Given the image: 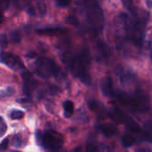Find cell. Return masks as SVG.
<instances>
[{"label":"cell","mask_w":152,"mask_h":152,"mask_svg":"<svg viewBox=\"0 0 152 152\" xmlns=\"http://www.w3.org/2000/svg\"><path fill=\"white\" fill-rule=\"evenodd\" d=\"M117 26L119 34H123L124 39L136 45H141L145 31V23L141 19H139L138 16L133 17L121 15L118 17Z\"/></svg>","instance_id":"1"},{"label":"cell","mask_w":152,"mask_h":152,"mask_svg":"<svg viewBox=\"0 0 152 152\" xmlns=\"http://www.w3.org/2000/svg\"><path fill=\"white\" fill-rule=\"evenodd\" d=\"M64 58H67L64 62H66L72 72H73L77 77L81 78L85 83H90L91 77L87 71V65L90 63V56L88 53L80 55L79 56L65 55Z\"/></svg>","instance_id":"2"},{"label":"cell","mask_w":152,"mask_h":152,"mask_svg":"<svg viewBox=\"0 0 152 152\" xmlns=\"http://www.w3.org/2000/svg\"><path fill=\"white\" fill-rule=\"evenodd\" d=\"M118 99L133 111L145 112L150 107L148 98L140 91H136L133 94L121 93L118 95Z\"/></svg>","instance_id":"3"},{"label":"cell","mask_w":152,"mask_h":152,"mask_svg":"<svg viewBox=\"0 0 152 152\" xmlns=\"http://www.w3.org/2000/svg\"><path fill=\"white\" fill-rule=\"evenodd\" d=\"M37 137L39 143L47 149L51 150L52 152L58 151L64 144L63 135L54 130H48L44 133H40V132H38Z\"/></svg>","instance_id":"4"},{"label":"cell","mask_w":152,"mask_h":152,"mask_svg":"<svg viewBox=\"0 0 152 152\" xmlns=\"http://www.w3.org/2000/svg\"><path fill=\"white\" fill-rule=\"evenodd\" d=\"M60 69L51 58L41 57L36 62V73L40 78L48 79L59 74Z\"/></svg>","instance_id":"5"},{"label":"cell","mask_w":152,"mask_h":152,"mask_svg":"<svg viewBox=\"0 0 152 152\" xmlns=\"http://www.w3.org/2000/svg\"><path fill=\"white\" fill-rule=\"evenodd\" d=\"M0 63H2L16 72H22L24 70V64L20 57L12 53H0Z\"/></svg>","instance_id":"6"},{"label":"cell","mask_w":152,"mask_h":152,"mask_svg":"<svg viewBox=\"0 0 152 152\" xmlns=\"http://www.w3.org/2000/svg\"><path fill=\"white\" fill-rule=\"evenodd\" d=\"M100 88L103 92V94L107 97H114L115 95L113 82L110 77H105L100 83Z\"/></svg>","instance_id":"7"},{"label":"cell","mask_w":152,"mask_h":152,"mask_svg":"<svg viewBox=\"0 0 152 152\" xmlns=\"http://www.w3.org/2000/svg\"><path fill=\"white\" fill-rule=\"evenodd\" d=\"M115 73L118 76V78L121 82V83L123 84H128L132 82L133 80V75L132 72H125L124 68H122L121 66H118L115 70Z\"/></svg>","instance_id":"8"},{"label":"cell","mask_w":152,"mask_h":152,"mask_svg":"<svg viewBox=\"0 0 152 152\" xmlns=\"http://www.w3.org/2000/svg\"><path fill=\"white\" fill-rule=\"evenodd\" d=\"M99 131L107 138H112L116 135L118 130L116 126L112 124H102L99 125Z\"/></svg>","instance_id":"9"},{"label":"cell","mask_w":152,"mask_h":152,"mask_svg":"<svg viewBox=\"0 0 152 152\" xmlns=\"http://www.w3.org/2000/svg\"><path fill=\"white\" fill-rule=\"evenodd\" d=\"M108 115L116 124H124L127 117L119 108H113L109 111Z\"/></svg>","instance_id":"10"},{"label":"cell","mask_w":152,"mask_h":152,"mask_svg":"<svg viewBox=\"0 0 152 152\" xmlns=\"http://www.w3.org/2000/svg\"><path fill=\"white\" fill-rule=\"evenodd\" d=\"M23 80H24V91L26 93H31L32 90L35 88V81L31 74L25 73L23 75Z\"/></svg>","instance_id":"11"},{"label":"cell","mask_w":152,"mask_h":152,"mask_svg":"<svg viewBox=\"0 0 152 152\" xmlns=\"http://www.w3.org/2000/svg\"><path fill=\"white\" fill-rule=\"evenodd\" d=\"M124 7L126 8V10L131 14V16L136 17L138 16L137 15V8L135 7L132 0H122Z\"/></svg>","instance_id":"12"},{"label":"cell","mask_w":152,"mask_h":152,"mask_svg":"<svg viewBox=\"0 0 152 152\" xmlns=\"http://www.w3.org/2000/svg\"><path fill=\"white\" fill-rule=\"evenodd\" d=\"M124 124H125L126 126H127V128H128L131 132H140L141 131L140 125H139L134 120H132V118H130V117H128V116L126 117V119H125V121H124Z\"/></svg>","instance_id":"13"},{"label":"cell","mask_w":152,"mask_h":152,"mask_svg":"<svg viewBox=\"0 0 152 152\" xmlns=\"http://www.w3.org/2000/svg\"><path fill=\"white\" fill-rule=\"evenodd\" d=\"M39 33H45V34H54V33H61V32H65L66 29L64 28H59V27H48V28H43V29H39L37 31Z\"/></svg>","instance_id":"14"},{"label":"cell","mask_w":152,"mask_h":152,"mask_svg":"<svg viewBox=\"0 0 152 152\" xmlns=\"http://www.w3.org/2000/svg\"><path fill=\"white\" fill-rule=\"evenodd\" d=\"M64 116L69 118L73 114V103L70 100H66L64 102Z\"/></svg>","instance_id":"15"},{"label":"cell","mask_w":152,"mask_h":152,"mask_svg":"<svg viewBox=\"0 0 152 152\" xmlns=\"http://www.w3.org/2000/svg\"><path fill=\"white\" fill-rule=\"evenodd\" d=\"M143 134L147 140L152 142V122H148L144 124Z\"/></svg>","instance_id":"16"},{"label":"cell","mask_w":152,"mask_h":152,"mask_svg":"<svg viewBox=\"0 0 152 152\" xmlns=\"http://www.w3.org/2000/svg\"><path fill=\"white\" fill-rule=\"evenodd\" d=\"M122 142L124 148H129L133 145V143L135 142V139L131 134H124L122 138Z\"/></svg>","instance_id":"17"},{"label":"cell","mask_w":152,"mask_h":152,"mask_svg":"<svg viewBox=\"0 0 152 152\" xmlns=\"http://www.w3.org/2000/svg\"><path fill=\"white\" fill-rule=\"evenodd\" d=\"M9 4H10V0H0V23L4 19L3 14L9 7Z\"/></svg>","instance_id":"18"},{"label":"cell","mask_w":152,"mask_h":152,"mask_svg":"<svg viewBox=\"0 0 152 152\" xmlns=\"http://www.w3.org/2000/svg\"><path fill=\"white\" fill-rule=\"evenodd\" d=\"M14 93H15V90L12 87H7L5 90H1L0 91V99L12 96Z\"/></svg>","instance_id":"19"},{"label":"cell","mask_w":152,"mask_h":152,"mask_svg":"<svg viewBox=\"0 0 152 152\" xmlns=\"http://www.w3.org/2000/svg\"><path fill=\"white\" fill-rule=\"evenodd\" d=\"M12 145L14 147H22L23 146V139L21 135L17 134V135H15L13 137V140H12Z\"/></svg>","instance_id":"20"},{"label":"cell","mask_w":152,"mask_h":152,"mask_svg":"<svg viewBox=\"0 0 152 152\" xmlns=\"http://www.w3.org/2000/svg\"><path fill=\"white\" fill-rule=\"evenodd\" d=\"M10 118L13 120H20L24 116V113L21 110H13L10 113Z\"/></svg>","instance_id":"21"},{"label":"cell","mask_w":152,"mask_h":152,"mask_svg":"<svg viewBox=\"0 0 152 152\" xmlns=\"http://www.w3.org/2000/svg\"><path fill=\"white\" fill-rule=\"evenodd\" d=\"M86 151L87 152H100V147L96 143L90 142L86 145Z\"/></svg>","instance_id":"22"},{"label":"cell","mask_w":152,"mask_h":152,"mask_svg":"<svg viewBox=\"0 0 152 152\" xmlns=\"http://www.w3.org/2000/svg\"><path fill=\"white\" fill-rule=\"evenodd\" d=\"M7 131V125L6 121L4 120L3 117L0 116V137H2L5 135V133Z\"/></svg>","instance_id":"23"},{"label":"cell","mask_w":152,"mask_h":152,"mask_svg":"<svg viewBox=\"0 0 152 152\" xmlns=\"http://www.w3.org/2000/svg\"><path fill=\"white\" fill-rule=\"evenodd\" d=\"M7 37L3 34L0 35V48H5L7 46Z\"/></svg>","instance_id":"24"},{"label":"cell","mask_w":152,"mask_h":152,"mask_svg":"<svg viewBox=\"0 0 152 152\" xmlns=\"http://www.w3.org/2000/svg\"><path fill=\"white\" fill-rule=\"evenodd\" d=\"M20 34L18 31H14L12 34H11V39L14 43H18L20 41Z\"/></svg>","instance_id":"25"},{"label":"cell","mask_w":152,"mask_h":152,"mask_svg":"<svg viewBox=\"0 0 152 152\" xmlns=\"http://www.w3.org/2000/svg\"><path fill=\"white\" fill-rule=\"evenodd\" d=\"M8 143H9V140H8V138L7 139H6V140H4V141L0 144V151H5L6 149H7V148H8Z\"/></svg>","instance_id":"26"},{"label":"cell","mask_w":152,"mask_h":152,"mask_svg":"<svg viewBox=\"0 0 152 152\" xmlns=\"http://www.w3.org/2000/svg\"><path fill=\"white\" fill-rule=\"evenodd\" d=\"M56 2H57L58 6L64 7H66V6H68L70 4L71 0H56Z\"/></svg>","instance_id":"27"},{"label":"cell","mask_w":152,"mask_h":152,"mask_svg":"<svg viewBox=\"0 0 152 152\" xmlns=\"http://www.w3.org/2000/svg\"><path fill=\"white\" fill-rule=\"evenodd\" d=\"M15 1L20 5V6H25V5H27L28 3H29V1L30 0H15Z\"/></svg>","instance_id":"28"},{"label":"cell","mask_w":152,"mask_h":152,"mask_svg":"<svg viewBox=\"0 0 152 152\" xmlns=\"http://www.w3.org/2000/svg\"><path fill=\"white\" fill-rule=\"evenodd\" d=\"M148 47H149V49L152 51V33L149 35V38H148Z\"/></svg>","instance_id":"29"},{"label":"cell","mask_w":152,"mask_h":152,"mask_svg":"<svg viewBox=\"0 0 152 152\" xmlns=\"http://www.w3.org/2000/svg\"><path fill=\"white\" fill-rule=\"evenodd\" d=\"M147 6L150 8H152V0H146Z\"/></svg>","instance_id":"30"}]
</instances>
